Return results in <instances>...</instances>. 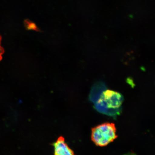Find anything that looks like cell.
<instances>
[{
  "mask_svg": "<svg viewBox=\"0 0 155 155\" xmlns=\"http://www.w3.org/2000/svg\"><path fill=\"white\" fill-rule=\"evenodd\" d=\"M105 83L102 81L95 83L92 87L90 95V98L93 102H95L100 98L102 93L106 90Z\"/></svg>",
  "mask_w": 155,
  "mask_h": 155,
  "instance_id": "cell-4",
  "label": "cell"
},
{
  "mask_svg": "<svg viewBox=\"0 0 155 155\" xmlns=\"http://www.w3.org/2000/svg\"><path fill=\"white\" fill-rule=\"evenodd\" d=\"M123 101V96L113 91L106 90L95 102V107L98 112L106 115L115 116L120 112Z\"/></svg>",
  "mask_w": 155,
  "mask_h": 155,
  "instance_id": "cell-1",
  "label": "cell"
},
{
  "mask_svg": "<svg viewBox=\"0 0 155 155\" xmlns=\"http://www.w3.org/2000/svg\"><path fill=\"white\" fill-rule=\"evenodd\" d=\"M117 137L115 126L112 123L103 124L92 130V139L97 146H105Z\"/></svg>",
  "mask_w": 155,
  "mask_h": 155,
  "instance_id": "cell-2",
  "label": "cell"
},
{
  "mask_svg": "<svg viewBox=\"0 0 155 155\" xmlns=\"http://www.w3.org/2000/svg\"><path fill=\"white\" fill-rule=\"evenodd\" d=\"M54 147L55 155H75L62 137H59L54 143Z\"/></svg>",
  "mask_w": 155,
  "mask_h": 155,
  "instance_id": "cell-3",
  "label": "cell"
},
{
  "mask_svg": "<svg viewBox=\"0 0 155 155\" xmlns=\"http://www.w3.org/2000/svg\"><path fill=\"white\" fill-rule=\"evenodd\" d=\"M25 28L27 30H32L39 32L41 30L35 23L30 21V19H26L24 21Z\"/></svg>",
  "mask_w": 155,
  "mask_h": 155,
  "instance_id": "cell-5",
  "label": "cell"
},
{
  "mask_svg": "<svg viewBox=\"0 0 155 155\" xmlns=\"http://www.w3.org/2000/svg\"><path fill=\"white\" fill-rule=\"evenodd\" d=\"M2 40V38L0 36V61H1L2 59V55L4 53V50L1 45V41Z\"/></svg>",
  "mask_w": 155,
  "mask_h": 155,
  "instance_id": "cell-6",
  "label": "cell"
}]
</instances>
